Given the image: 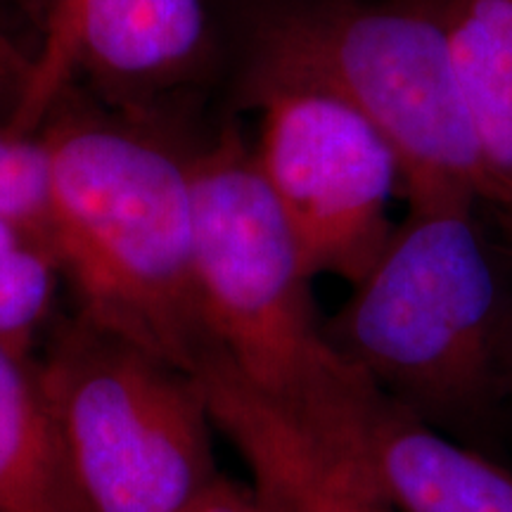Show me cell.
I'll return each instance as SVG.
<instances>
[{"label": "cell", "instance_id": "obj_1", "mask_svg": "<svg viewBox=\"0 0 512 512\" xmlns=\"http://www.w3.org/2000/svg\"><path fill=\"white\" fill-rule=\"evenodd\" d=\"M479 207L472 197L406 204L325 335L399 411L501 460L512 415V280Z\"/></svg>", "mask_w": 512, "mask_h": 512}, {"label": "cell", "instance_id": "obj_2", "mask_svg": "<svg viewBox=\"0 0 512 512\" xmlns=\"http://www.w3.org/2000/svg\"><path fill=\"white\" fill-rule=\"evenodd\" d=\"M46 147V230L76 316L192 375L214 349L195 278L190 152L145 121L64 105Z\"/></svg>", "mask_w": 512, "mask_h": 512}, {"label": "cell", "instance_id": "obj_3", "mask_svg": "<svg viewBox=\"0 0 512 512\" xmlns=\"http://www.w3.org/2000/svg\"><path fill=\"white\" fill-rule=\"evenodd\" d=\"M195 278L214 349L254 392L351 456L375 389L337 354L290 223L228 124L190 152Z\"/></svg>", "mask_w": 512, "mask_h": 512}, {"label": "cell", "instance_id": "obj_4", "mask_svg": "<svg viewBox=\"0 0 512 512\" xmlns=\"http://www.w3.org/2000/svg\"><path fill=\"white\" fill-rule=\"evenodd\" d=\"M275 86L318 88L368 119L394 150L406 204H482L448 0H259L238 100Z\"/></svg>", "mask_w": 512, "mask_h": 512}, {"label": "cell", "instance_id": "obj_5", "mask_svg": "<svg viewBox=\"0 0 512 512\" xmlns=\"http://www.w3.org/2000/svg\"><path fill=\"white\" fill-rule=\"evenodd\" d=\"M34 373L79 512H178L221 475L200 384L164 358L74 313Z\"/></svg>", "mask_w": 512, "mask_h": 512}, {"label": "cell", "instance_id": "obj_6", "mask_svg": "<svg viewBox=\"0 0 512 512\" xmlns=\"http://www.w3.org/2000/svg\"><path fill=\"white\" fill-rule=\"evenodd\" d=\"M259 114L252 155L311 278L356 285L396 226L401 169L380 131L335 95L275 86L240 100Z\"/></svg>", "mask_w": 512, "mask_h": 512}, {"label": "cell", "instance_id": "obj_7", "mask_svg": "<svg viewBox=\"0 0 512 512\" xmlns=\"http://www.w3.org/2000/svg\"><path fill=\"white\" fill-rule=\"evenodd\" d=\"M43 41L8 121L36 136L48 114L86 72L95 86L140 119L157 95L190 81L211 55L204 0H48Z\"/></svg>", "mask_w": 512, "mask_h": 512}, {"label": "cell", "instance_id": "obj_8", "mask_svg": "<svg viewBox=\"0 0 512 512\" xmlns=\"http://www.w3.org/2000/svg\"><path fill=\"white\" fill-rule=\"evenodd\" d=\"M351 460L399 512H512L510 463L430 430L380 392Z\"/></svg>", "mask_w": 512, "mask_h": 512}, {"label": "cell", "instance_id": "obj_9", "mask_svg": "<svg viewBox=\"0 0 512 512\" xmlns=\"http://www.w3.org/2000/svg\"><path fill=\"white\" fill-rule=\"evenodd\" d=\"M448 29L482 166V207L512 235V0H448Z\"/></svg>", "mask_w": 512, "mask_h": 512}, {"label": "cell", "instance_id": "obj_10", "mask_svg": "<svg viewBox=\"0 0 512 512\" xmlns=\"http://www.w3.org/2000/svg\"><path fill=\"white\" fill-rule=\"evenodd\" d=\"M60 280L48 230L0 211V347L27 361L36 356Z\"/></svg>", "mask_w": 512, "mask_h": 512}, {"label": "cell", "instance_id": "obj_11", "mask_svg": "<svg viewBox=\"0 0 512 512\" xmlns=\"http://www.w3.org/2000/svg\"><path fill=\"white\" fill-rule=\"evenodd\" d=\"M0 512H79L53 448L0 432Z\"/></svg>", "mask_w": 512, "mask_h": 512}, {"label": "cell", "instance_id": "obj_12", "mask_svg": "<svg viewBox=\"0 0 512 512\" xmlns=\"http://www.w3.org/2000/svg\"><path fill=\"white\" fill-rule=\"evenodd\" d=\"M0 211L46 228V147L0 121Z\"/></svg>", "mask_w": 512, "mask_h": 512}, {"label": "cell", "instance_id": "obj_13", "mask_svg": "<svg viewBox=\"0 0 512 512\" xmlns=\"http://www.w3.org/2000/svg\"><path fill=\"white\" fill-rule=\"evenodd\" d=\"M178 512H266L259 496L249 482L226 477L221 472L219 477L202 491L195 501H190Z\"/></svg>", "mask_w": 512, "mask_h": 512}, {"label": "cell", "instance_id": "obj_14", "mask_svg": "<svg viewBox=\"0 0 512 512\" xmlns=\"http://www.w3.org/2000/svg\"><path fill=\"white\" fill-rule=\"evenodd\" d=\"M31 76V55H24L10 36L0 31V121L12 119Z\"/></svg>", "mask_w": 512, "mask_h": 512}, {"label": "cell", "instance_id": "obj_15", "mask_svg": "<svg viewBox=\"0 0 512 512\" xmlns=\"http://www.w3.org/2000/svg\"><path fill=\"white\" fill-rule=\"evenodd\" d=\"M12 3H15L19 10H24V12H27V15L34 17L38 24H41L43 15H46L48 0H12Z\"/></svg>", "mask_w": 512, "mask_h": 512}, {"label": "cell", "instance_id": "obj_16", "mask_svg": "<svg viewBox=\"0 0 512 512\" xmlns=\"http://www.w3.org/2000/svg\"><path fill=\"white\" fill-rule=\"evenodd\" d=\"M501 460H505V463L512 465V415H510V422H508V432H505V444H503Z\"/></svg>", "mask_w": 512, "mask_h": 512}]
</instances>
